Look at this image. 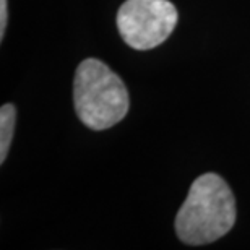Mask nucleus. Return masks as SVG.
I'll list each match as a JSON object with an SVG mask.
<instances>
[{
	"instance_id": "1",
	"label": "nucleus",
	"mask_w": 250,
	"mask_h": 250,
	"mask_svg": "<svg viewBox=\"0 0 250 250\" xmlns=\"http://www.w3.org/2000/svg\"><path fill=\"white\" fill-rule=\"evenodd\" d=\"M236 223V200L216 174H203L188 188L176 216V232L188 246L211 244L231 231Z\"/></svg>"
},
{
	"instance_id": "2",
	"label": "nucleus",
	"mask_w": 250,
	"mask_h": 250,
	"mask_svg": "<svg viewBox=\"0 0 250 250\" xmlns=\"http://www.w3.org/2000/svg\"><path fill=\"white\" fill-rule=\"evenodd\" d=\"M77 116L91 130H106L128 112V91L119 75L98 59L78 65L73 80Z\"/></svg>"
},
{
	"instance_id": "3",
	"label": "nucleus",
	"mask_w": 250,
	"mask_h": 250,
	"mask_svg": "<svg viewBox=\"0 0 250 250\" xmlns=\"http://www.w3.org/2000/svg\"><path fill=\"white\" fill-rule=\"evenodd\" d=\"M177 18L176 5L169 0H127L117 12V28L130 47L148 51L171 36Z\"/></svg>"
},
{
	"instance_id": "4",
	"label": "nucleus",
	"mask_w": 250,
	"mask_h": 250,
	"mask_svg": "<svg viewBox=\"0 0 250 250\" xmlns=\"http://www.w3.org/2000/svg\"><path fill=\"white\" fill-rule=\"evenodd\" d=\"M15 121H17V111L13 104H3L0 109V163H5L13 140Z\"/></svg>"
},
{
	"instance_id": "5",
	"label": "nucleus",
	"mask_w": 250,
	"mask_h": 250,
	"mask_svg": "<svg viewBox=\"0 0 250 250\" xmlns=\"http://www.w3.org/2000/svg\"><path fill=\"white\" fill-rule=\"evenodd\" d=\"M7 20H8V12H7V0H0V41L5 36V29H7Z\"/></svg>"
}]
</instances>
